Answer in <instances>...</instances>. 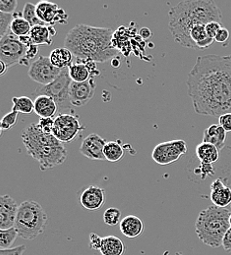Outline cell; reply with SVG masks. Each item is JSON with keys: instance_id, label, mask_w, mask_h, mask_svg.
I'll use <instances>...</instances> for the list:
<instances>
[{"instance_id": "18", "label": "cell", "mask_w": 231, "mask_h": 255, "mask_svg": "<svg viewBox=\"0 0 231 255\" xmlns=\"http://www.w3.org/2000/svg\"><path fill=\"white\" fill-rule=\"evenodd\" d=\"M227 131L220 124H213L207 128L203 133V142L215 145L219 150H223L226 145Z\"/></svg>"}, {"instance_id": "21", "label": "cell", "mask_w": 231, "mask_h": 255, "mask_svg": "<svg viewBox=\"0 0 231 255\" xmlns=\"http://www.w3.org/2000/svg\"><path fill=\"white\" fill-rule=\"evenodd\" d=\"M57 34L56 30L52 26H35L32 28L30 36L33 40V44L40 45H51L52 37Z\"/></svg>"}, {"instance_id": "7", "label": "cell", "mask_w": 231, "mask_h": 255, "mask_svg": "<svg viewBox=\"0 0 231 255\" xmlns=\"http://www.w3.org/2000/svg\"><path fill=\"white\" fill-rule=\"evenodd\" d=\"M72 80L69 75V69L65 68L62 70L57 79L49 85L38 87L33 96H50L56 102L59 110L70 109L72 106L70 99V86Z\"/></svg>"}, {"instance_id": "33", "label": "cell", "mask_w": 231, "mask_h": 255, "mask_svg": "<svg viewBox=\"0 0 231 255\" xmlns=\"http://www.w3.org/2000/svg\"><path fill=\"white\" fill-rule=\"evenodd\" d=\"M18 117H19V112L14 109H12L11 112L6 114L1 120V124H0L1 132H3L4 130H8L13 127L18 121Z\"/></svg>"}, {"instance_id": "28", "label": "cell", "mask_w": 231, "mask_h": 255, "mask_svg": "<svg viewBox=\"0 0 231 255\" xmlns=\"http://www.w3.org/2000/svg\"><path fill=\"white\" fill-rule=\"evenodd\" d=\"M13 109L19 113L30 114L34 112V101L29 96L13 97Z\"/></svg>"}, {"instance_id": "6", "label": "cell", "mask_w": 231, "mask_h": 255, "mask_svg": "<svg viewBox=\"0 0 231 255\" xmlns=\"http://www.w3.org/2000/svg\"><path fill=\"white\" fill-rule=\"evenodd\" d=\"M47 220V214L39 203L27 200L19 205L14 228L22 239L33 240L43 233Z\"/></svg>"}, {"instance_id": "22", "label": "cell", "mask_w": 231, "mask_h": 255, "mask_svg": "<svg viewBox=\"0 0 231 255\" xmlns=\"http://www.w3.org/2000/svg\"><path fill=\"white\" fill-rule=\"evenodd\" d=\"M196 157L201 163L215 164L220 160V150L213 144L202 142L196 146Z\"/></svg>"}, {"instance_id": "34", "label": "cell", "mask_w": 231, "mask_h": 255, "mask_svg": "<svg viewBox=\"0 0 231 255\" xmlns=\"http://www.w3.org/2000/svg\"><path fill=\"white\" fill-rule=\"evenodd\" d=\"M14 20L13 14H6L0 12V38L5 36L9 30H11V25Z\"/></svg>"}, {"instance_id": "31", "label": "cell", "mask_w": 231, "mask_h": 255, "mask_svg": "<svg viewBox=\"0 0 231 255\" xmlns=\"http://www.w3.org/2000/svg\"><path fill=\"white\" fill-rule=\"evenodd\" d=\"M121 211L116 207H109L103 213V222L108 226H115L120 221Z\"/></svg>"}, {"instance_id": "37", "label": "cell", "mask_w": 231, "mask_h": 255, "mask_svg": "<svg viewBox=\"0 0 231 255\" xmlns=\"http://www.w3.org/2000/svg\"><path fill=\"white\" fill-rule=\"evenodd\" d=\"M230 37H231V33L229 32V30L226 28H222L217 33V35L215 37V41L223 44L224 46H227L229 43Z\"/></svg>"}, {"instance_id": "15", "label": "cell", "mask_w": 231, "mask_h": 255, "mask_svg": "<svg viewBox=\"0 0 231 255\" xmlns=\"http://www.w3.org/2000/svg\"><path fill=\"white\" fill-rule=\"evenodd\" d=\"M19 205L9 194L0 197V230L14 228Z\"/></svg>"}, {"instance_id": "4", "label": "cell", "mask_w": 231, "mask_h": 255, "mask_svg": "<svg viewBox=\"0 0 231 255\" xmlns=\"http://www.w3.org/2000/svg\"><path fill=\"white\" fill-rule=\"evenodd\" d=\"M23 143L28 154L38 162L41 171H47L63 164L67 150L53 134L44 133L37 124H31L22 132Z\"/></svg>"}, {"instance_id": "9", "label": "cell", "mask_w": 231, "mask_h": 255, "mask_svg": "<svg viewBox=\"0 0 231 255\" xmlns=\"http://www.w3.org/2000/svg\"><path fill=\"white\" fill-rule=\"evenodd\" d=\"M85 129L79 116L74 113H61L54 119L52 134L62 143H70Z\"/></svg>"}, {"instance_id": "23", "label": "cell", "mask_w": 231, "mask_h": 255, "mask_svg": "<svg viewBox=\"0 0 231 255\" xmlns=\"http://www.w3.org/2000/svg\"><path fill=\"white\" fill-rule=\"evenodd\" d=\"M68 69L72 82L84 83L93 77L88 61L77 59V61L71 64Z\"/></svg>"}, {"instance_id": "14", "label": "cell", "mask_w": 231, "mask_h": 255, "mask_svg": "<svg viewBox=\"0 0 231 255\" xmlns=\"http://www.w3.org/2000/svg\"><path fill=\"white\" fill-rule=\"evenodd\" d=\"M106 143L107 141L98 133H91L82 141L80 152L88 159L106 160L103 153Z\"/></svg>"}, {"instance_id": "10", "label": "cell", "mask_w": 231, "mask_h": 255, "mask_svg": "<svg viewBox=\"0 0 231 255\" xmlns=\"http://www.w3.org/2000/svg\"><path fill=\"white\" fill-rule=\"evenodd\" d=\"M186 152L187 144L184 140H170L156 145L152 153V158L161 166H167L180 159Z\"/></svg>"}, {"instance_id": "40", "label": "cell", "mask_w": 231, "mask_h": 255, "mask_svg": "<svg viewBox=\"0 0 231 255\" xmlns=\"http://www.w3.org/2000/svg\"><path fill=\"white\" fill-rule=\"evenodd\" d=\"M26 250H27L26 246H19L9 250L0 251V255H23L26 252Z\"/></svg>"}, {"instance_id": "41", "label": "cell", "mask_w": 231, "mask_h": 255, "mask_svg": "<svg viewBox=\"0 0 231 255\" xmlns=\"http://www.w3.org/2000/svg\"><path fill=\"white\" fill-rule=\"evenodd\" d=\"M102 243V238L97 233H92L90 235V247L93 250H100Z\"/></svg>"}, {"instance_id": "42", "label": "cell", "mask_w": 231, "mask_h": 255, "mask_svg": "<svg viewBox=\"0 0 231 255\" xmlns=\"http://www.w3.org/2000/svg\"><path fill=\"white\" fill-rule=\"evenodd\" d=\"M222 247L224 248V250L227 253H231V228H230L228 230V232L226 233L224 240H223Z\"/></svg>"}, {"instance_id": "44", "label": "cell", "mask_w": 231, "mask_h": 255, "mask_svg": "<svg viewBox=\"0 0 231 255\" xmlns=\"http://www.w3.org/2000/svg\"><path fill=\"white\" fill-rule=\"evenodd\" d=\"M139 35L144 39V40H147L149 38L152 37V32L150 29L148 28H142L140 31H139Z\"/></svg>"}, {"instance_id": "25", "label": "cell", "mask_w": 231, "mask_h": 255, "mask_svg": "<svg viewBox=\"0 0 231 255\" xmlns=\"http://www.w3.org/2000/svg\"><path fill=\"white\" fill-rule=\"evenodd\" d=\"M73 57L74 55L69 49H67L66 47L55 48L54 50L51 51L49 56L51 63L53 64L56 68L61 70L70 67V65L73 61Z\"/></svg>"}, {"instance_id": "26", "label": "cell", "mask_w": 231, "mask_h": 255, "mask_svg": "<svg viewBox=\"0 0 231 255\" xmlns=\"http://www.w3.org/2000/svg\"><path fill=\"white\" fill-rule=\"evenodd\" d=\"M13 15H14V20L11 25V30H10L11 32L19 37L30 35L33 27L28 21L24 19L23 12L14 13Z\"/></svg>"}, {"instance_id": "11", "label": "cell", "mask_w": 231, "mask_h": 255, "mask_svg": "<svg viewBox=\"0 0 231 255\" xmlns=\"http://www.w3.org/2000/svg\"><path fill=\"white\" fill-rule=\"evenodd\" d=\"M62 72L51 63L49 57L39 55L36 60L31 64L29 77L41 86H46L54 82Z\"/></svg>"}, {"instance_id": "29", "label": "cell", "mask_w": 231, "mask_h": 255, "mask_svg": "<svg viewBox=\"0 0 231 255\" xmlns=\"http://www.w3.org/2000/svg\"><path fill=\"white\" fill-rule=\"evenodd\" d=\"M18 236L19 234L15 228L0 230V251L11 249Z\"/></svg>"}, {"instance_id": "46", "label": "cell", "mask_w": 231, "mask_h": 255, "mask_svg": "<svg viewBox=\"0 0 231 255\" xmlns=\"http://www.w3.org/2000/svg\"><path fill=\"white\" fill-rule=\"evenodd\" d=\"M230 226H231V216H230Z\"/></svg>"}, {"instance_id": "1", "label": "cell", "mask_w": 231, "mask_h": 255, "mask_svg": "<svg viewBox=\"0 0 231 255\" xmlns=\"http://www.w3.org/2000/svg\"><path fill=\"white\" fill-rule=\"evenodd\" d=\"M186 85L199 115L220 117L231 113V55L199 56Z\"/></svg>"}, {"instance_id": "47", "label": "cell", "mask_w": 231, "mask_h": 255, "mask_svg": "<svg viewBox=\"0 0 231 255\" xmlns=\"http://www.w3.org/2000/svg\"></svg>"}, {"instance_id": "39", "label": "cell", "mask_w": 231, "mask_h": 255, "mask_svg": "<svg viewBox=\"0 0 231 255\" xmlns=\"http://www.w3.org/2000/svg\"><path fill=\"white\" fill-rule=\"evenodd\" d=\"M219 124L227 132H231V113H226L219 117Z\"/></svg>"}, {"instance_id": "24", "label": "cell", "mask_w": 231, "mask_h": 255, "mask_svg": "<svg viewBox=\"0 0 231 255\" xmlns=\"http://www.w3.org/2000/svg\"><path fill=\"white\" fill-rule=\"evenodd\" d=\"M99 252L102 255H123L125 247L123 242L118 237L106 236L102 238Z\"/></svg>"}, {"instance_id": "36", "label": "cell", "mask_w": 231, "mask_h": 255, "mask_svg": "<svg viewBox=\"0 0 231 255\" xmlns=\"http://www.w3.org/2000/svg\"><path fill=\"white\" fill-rule=\"evenodd\" d=\"M37 126L44 133L52 134L53 127H54V119L53 118H40L37 123Z\"/></svg>"}, {"instance_id": "5", "label": "cell", "mask_w": 231, "mask_h": 255, "mask_svg": "<svg viewBox=\"0 0 231 255\" xmlns=\"http://www.w3.org/2000/svg\"><path fill=\"white\" fill-rule=\"evenodd\" d=\"M231 210L211 205L199 213L195 232L199 240L211 248H220L230 226Z\"/></svg>"}, {"instance_id": "43", "label": "cell", "mask_w": 231, "mask_h": 255, "mask_svg": "<svg viewBox=\"0 0 231 255\" xmlns=\"http://www.w3.org/2000/svg\"><path fill=\"white\" fill-rule=\"evenodd\" d=\"M38 51H39V48L35 44H33L31 47H29L28 51H27V56H26L27 60L31 62L32 60H33L38 55Z\"/></svg>"}, {"instance_id": "27", "label": "cell", "mask_w": 231, "mask_h": 255, "mask_svg": "<svg viewBox=\"0 0 231 255\" xmlns=\"http://www.w3.org/2000/svg\"><path fill=\"white\" fill-rule=\"evenodd\" d=\"M105 159L109 162H117L124 155L123 147L117 141H108L103 150Z\"/></svg>"}, {"instance_id": "35", "label": "cell", "mask_w": 231, "mask_h": 255, "mask_svg": "<svg viewBox=\"0 0 231 255\" xmlns=\"http://www.w3.org/2000/svg\"><path fill=\"white\" fill-rule=\"evenodd\" d=\"M18 6L17 0H0V12L6 14H14Z\"/></svg>"}, {"instance_id": "32", "label": "cell", "mask_w": 231, "mask_h": 255, "mask_svg": "<svg viewBox=\"0 0 231 255\" xmlns=\"http://www.w3.org/2000/svg\"><path fill=\"white\" fill-rule=\"evenodd\" d=\"M214 165L215 164H204L200 162L198 167L194 170V174L202 181L206 180L207 178L213 177L216 173V168L214 167Z\"/></svg>"}, {"instance_id": "17", "label": "cell", "mask_w": 231, "mask_h": 255, "mask_svg": "<svg viewBox=\"0 0 231 255\" xmlns=\"http://www.w3.org/2000/svg\"><path fill=\"white\" fill-rule=\"evenodd\" d=\"M105 202V191L98 186H90L80 195V203L88 210L95 211L101 208Z\"/></svg>"}, {"instance_id": "16", "label": "cell", "mask_w": 231, "mask_h": 255, "mask_svg": "<svg viewBox=\"0 0 231 255\" xmlns=\"http://www.w3.org/2000/svg\"><path fill=\"white\" fill-rule=\"evenodd\" d=\"M210 199L215 206L221 208L231 206V188L222 178H217L212 182Z\"/></svg>"}, {"instance_id": "3", "label": "cell", "mask_w": 231, "mask_h": 255, "mask_svg": "<svg viewBox=\"0 0 231 255\" xmlns=\"http://www.w3.org/2000/svg\"><path fill=\"white\" fill-rule=\"evenodd\" d=\"M113 35L111 29L80 24L67 33L64 47L78 60L105 63L118 54L113 47Z\"/></svg>"}, {"instance_id": "38", "label": "cell", "mask_w": 231, "mask_h": 255, "mask_svg": "<svg viewBox=\"0 0 231 255\" xmlns=\"http://www.w3.org/2000/svg\"><path fill=\"white\" fill-rule=\"evenodd\" d=\"M222 24L221 23H218V22H212V23H209L208 25H206L205 29H206V32L208 34V36L212 39H215L216 35L218 32L222 29Z\"/></svg>"}, {"instance_id": "13", "label": "cell", "mask_w": 231, "mask_h": 255, "mask_svg": "<svg viewBox=\"0 0 231 255\" xmlns=\"http://www.w3.org/2000/svg\"><path fill=\"white\" fill-rule=\"evenodd\" d=\"M96 77H92L90 80L84 83L72 82L70 86V99L74 106H84L88 104L95 96L97 83Z\"/></svg>"}, {"instance_id": "2", "label": "cell", "mask_w": 231, "mask_h": 255, "mask_svg": "<svg viewBox=\"0 0 231 255\" xmlns=\"http://www.w3.org/2000/svg\"><path fill=\"white\" fill-rule=\"evenodd\" d=\"M169 31L175 42L186 48H192L191 30L196 26H206L212 22L222 24L220 8L211 0H188L179 2L168 12Z\"/></svg>"}, {"instance_id": "12", "label": "cell", "mask_w": 231, "mask_h": 255, "mask_svg": "<svg viewBox=\"0 0 231 255\" xmlns=\"http://www.w3.org/2000/svg\"><path fill=\"white\" fill-rule=\"evenodd\" d=\"M35 6L38 18L46 26L53 27L56 24H68V15L66 12L63 9L59 8L57 4L48 1H40Z\"/></svg>"}, {"instance_id": "45", "label": "cell", "mask_w": 231, "mask_h": 255, "mask_svg": "<svg viewBox=\"0 0 231 255\" xmlns=\"http://www.w3.org/2000/svg\"><path fill=\"white\" fill-rule=\"evenodd\" d=\"M8 70V67L7 65L4 63L3 61L0 60V75H4L6 73V71Z\"/></svg>"}, {"instance_id": "8", "label": "cell", "mask_w": 231, "mask_h": 255, "mask_svg": "<svg viewBox=\"0 0 231 255\" xmlns=\"http://www.w3.org/2000/svg\"><path fill=\"white\" fill-rule=\"evenodd\" d=\"M27 51L28 47L20 37L11 32L0 38V60L8 68L17 64L31 66L30 61L26 58Z\"/></svg>"}, {"instance_id": "30", "label": "cell", "mask_w": 231, "mask_h": 255, "mask_svg": "<svg viewBox=\"0 0 231 255\" xmlns=\"http://www.w3.org/2000/svg\"><path fill=\"white\" fill-rule=\"evenodd\" d=\"M23 17L26 21H28L32 27L35 26H46L37 16L36 13V6L32 3H27L25 5L24 11H23Z\"/></svg>"}, {"instance_id": "20", "label": "cell", "mask_w": 231, "mask_h": 255, "mask_svg": "<svg viewBox=\"0 0 231 255\" xmlns=\"http://www.w3.org/2000/svg\"><path fill=\"white\" fill-rule=\"evenodd\" d=\"M121 233L130 239L138 238L144 232V222L135 215L125 216L119 224Z\"/></svg>"}, {"instance_id": "19", "label": "cell", "mask_w": 231, "mask_h": 255, "mask_svg": "<svg viewBox=\"0 0 231 255\" xmlns=\"http://www.w3.org/2000/svg\"><path fill=\"white\" fill-rule=\"evenodd\" d=\"M58 106L50 96H36L34 99V112L40 118H53Z\"/></svg>"}]
</instances>
